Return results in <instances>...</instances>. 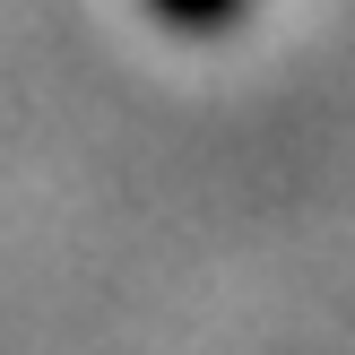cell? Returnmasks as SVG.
Listing matches in <instances>:
<instances>
[{
    "instance_id": "1",
    "label": "cell",
    "mask_w": 355,
    "mask_h": 355,
    "mask_svg": "<svg viewBox=\"0 0 355 355\" xmlns=\"http://www.w3.org/2000/svg\"><path fill=\"white\" fill-rule=\"evenodd\" d=\"M148 9L165 17L173 35H225V26H243L252 0H148Z\"/></svg>"
}]
</instances>
